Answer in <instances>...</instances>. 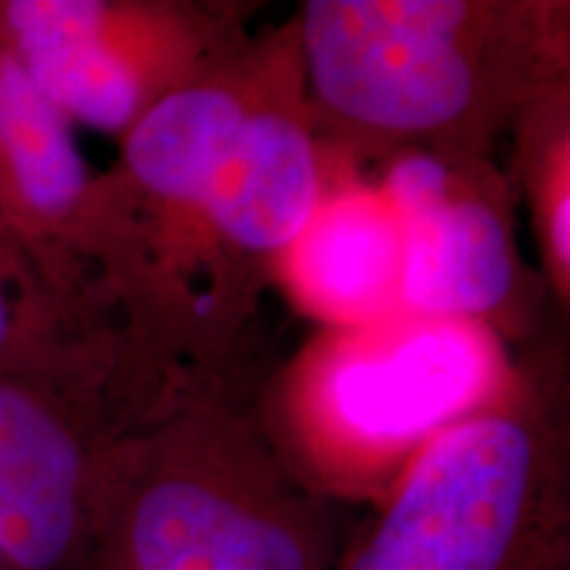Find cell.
<instances>
[{
    "instance_id": "1",
    "label": "cell",
    "mask_w": 570,
    "mask_h": 570,
    "mask_svg": "<svg viewBox=\"0 0 570 570\" xmlns=\"http://www.w3.org/2000/svg\"><path fill=\"white\" fill-rule=\"evenodd\" d=\"M88 570H331L315 504L223 441L106 446Z\"/></svg>"
},
{
    "instance_id": "2",
    "label": "cell",
    "mask_w": 570,
    "mask_h": 570,
    "mask_svg": "<svg viewBox=\"0 0 570 570\" xmlns=\"http://www.w3.org/2000/svg\"><path fill=\"white\" fill-rule=\"evenodd\" d=\"M558 468L512 415L428 439L341 570H562Z\"/></svg>"
},
{
    "instance_id": "3",
    "label": "cell",
    "mask_w": 570,
    "mask_h": 570,
    "mask_svg": "<svg viewBox=\"0 0 570 570\" xmlns=\"http://www.w3.org/2000/svg\"><path fill=\"white\" fill-rule=\"evenodd\" d=\"M473 3L309 0L306 67L320 101L346 122L396 135L444 132L487 96Z\"/></svg>"
},
{
    "instance_id": "4",
    "label": "cell",
    "mask_w": 570,
    "mask_h": 570,
    "mask_svg": "<svg viewBox=\"0 0 570 570\" xmlns=\"http://www.w3.org/2000/svg\"><path fill=\"white\" fill-rule=\"evenodd\" d=\"M101 444L40 381L0 375V562L88 570Z\"/></svg>"
},
{
    "instance_id": "5",
    "label": "cell",
    "mask_w": 570,
    "mask_h": 570,
    "mask_svg": "<svg viewBox=\"0 0 570 570\" xmlns=\"http://www.w3.org/2000/svg\"><path fill=\"white\" fill-rule=\"evenodd\" d=\"M491 375L494 356L473 327L423 320L341 356L327 375L325 402L333 428L354 449L394 452L454 425L483 396Z\"/></svg>"
},
{
    "instance_id": "6",
    "label": "cell",
    "mask_w": 570,
    "mask_h": 570,
    "mask_svg": "<svg viewBox=\"0 0 570 570\" xmlns=\"http://www.w3.org/2000/svg\"><path fill=\"white\" fill-rule=\"evenodd\" d=\"M96 0H13L0 6V42L63 117L122 130L140 109V77L106 38Z\"/></svg>"
},
{
    "instance_id": "7",
    "label": "cell",
    "mask_w": 570,
    "mask_h": 570,
    "mask_svg": "<svg viewBox=\"0 0 570 570\" xmlns=\"http://www.w3.org/2000/svg\"><path fill=\"white\" fill-rule=\"evenodd\" d=\"M399 225L404 235L402 304L417 317L465 323L510 296L515 259L494 206L449 190Z\"/></svg>"
},
{
    "instance_id": "8",
    "label": "cell",
    "mask_w": 570,
    "mask_h": 570,
    "mask_svg": "<svg viewBox=\"0 0 570 570\" xmlns=\"http://www.w3.org/2000/svg\"><path fill=\"white\" fill-rule=\"evenodd\" d=\"M204 209L235 246L252 252L294 246L320 209L309 135L283 114H248Z\"/></svg>"
},
{
    "instance_id": "9",
    "label": "cell",
    "mask_w": 570,
    "mask_h": 570,
    "mask_svg": "<svg viewBox=\"0 0 570 570\" xmlns=\"http://www.w3.org/2000/svg\"><path fill=\"white\" fill-rule=\"evenodd\" d=\"M404 235L386 198L352 194L320 206L298 235L294 275L312 306L373 323L402 304Z\"/></svg>"
},
{
    "instance_id": "10",
    "label": "cell",
    "mask_w": 570,
    "mask_h": 570,
    "mask_svg": "<svg viewBox=\"0 0 570 570\" xmlns=\"http://www.w3.org/2000/svg\"><path fill=\"white\" fill-rule=\"evenodd\" d=\"M69 119L0 42V212L27 235L61 233L88 198Z\"/></svg>"
},
{
    "instance_id": "11",
    "label": "cell",
    "mask_w": 570,
    "mask_h": 570,
    "mask_svg": "<svg viewBox=\"0 0 570 570\" xmlns=\"http://www.w3.org/2000/svg\"><path fill=\"white\" fill-rule=\"evenodd\" d=\"M246 117L244 104L227 90L173 92L135 122L125 146L127 169L167 202L204 206Z\"/></svg>"
},
{
    "instance_id": "12",
    "label": "cell",
    "mask_w": 570,
    "mask_h": 570,
    "mask_svg": "<svg viewBox=\"0 0 570 570\" xmlns=\"http://www.w3.org/2000/svg\"><path fill=\"white\" fill-rule=\"evenodd\" d=\"M19 227L0 212V375L42 383L40 312L32 306L30 285L21 277L17 254Z\"/></svg>"
},
{
    "instance_id": "13",
    "label": "cell",
    "mask_w": 570,
    "mask_h": 570,
    "mask_svg": "<svg viewBox=\"0 0 570 570\" xmlns=\"http://www.w3.org/2000/svg\"><path fill=\"white\" fill-rule=\"evenodd\" d=\"M452 190L449 169L433 156H407L391 167L386 202L399 219L428 209Z\"/></svg>"
},
{
    "instance_id": "14",
    "label": "cell",
    "mask_w": 570,
    "mask_h": 570,
    "mask_svg": "<svg viewBox=\"0 0 570 570\" xmlns=\"http://www.w3.org/2000/svg\"><path fill=\"white\" fill-rule=\"evenodd\" d=\"M570 198H568V190H562V196L554 202V209H552V223H550V235H552V246H554V259H558V265L568 267V259H570V240H568V212H570Z\"/></svg>"
},
{
    "instance_id": "15",
    "label": "cell",
    "mask_w": 570,
    "mask_h": 570,
    "mask_svg": "<svg viewBox=\"0 0 570 570\" xmlns=\"http://www.w3.org/2000/svg\"><path fill=\"white\" fill-rule=\"evenodd\" d=\"M0 570H11L9 566H3V562H0Z\"/></svg>"
}]
</instances>
